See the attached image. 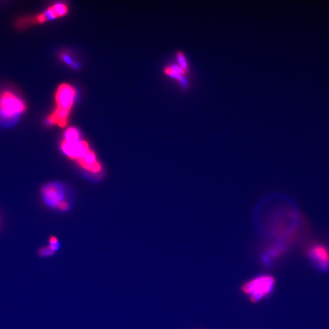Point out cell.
I'll use <instances>...</instances> for the list:
<instances>
[{"instance_id":"6da1fadb","label":"cell","mask_w":329,"mask_h":329,"mask_svg":"<svg viewBox=\"0 0 329 329\" xmlns=\"http://www.w3.org/2000/svg\"><path fill=\"white\" fill-rule=\"evenodd\" d=\"M275 280L271 275H264L249 281L243 287V291L252 301L257 302L264 298L273 290Z\"/></svg>"},{"instance_id":"7a4b0ae2","label":"cell","mask_w":329,"mask_h":329,"mask_svg":"<svg viewBox=\"0 0 329 329\" xmlns=\"http://www.w3.org/2000/svg\"><path fill=\"white\" fill-rule=\"evenodd\" d=\"M25 106L22 101L11 92H5L0 97V115L7 118H11L22 113Z\"/></svg>"},{"instance_id":"3957f363","label":"cell","mask_w":329,"mask_h":329,"mask_svg":"<svg viewBox=\"0 0 329 329\" xmlns=\"http://www.w3.org/2000/svg\"><path fill=\"white\" fill-rule=\"evenodd\" d=\"M308 256L319 267L322 269L329 268V248L322 244H315L308 249Z\"/></svg>"},{"instance_id":"277c9868","label":"cell","mask_w":329,"mask_h":329,"mask_svg":"<svg viewBox=\"0 0 329 329\" xmlns=\"http://www.w3.org/2000/svg\"><path fill=\"white\" fill-rule=\"evenodd\" d=\"M61 148L70 158L78 160L83 158L90 151L88 144L85 141L70 142L64 140L61 144Z\"/></svg>"},{"instance_id":"5b68a950","label":"cell","mask_w":329,"mask_h":329,"mask_svg":"<svg viewBox=\"0 0 329 329\" xmlns=\"http://www.w3.org/2000/svg\"><path fill=\"white\" fill-rule=\"evenodd\" d=\"M75 91L69 85L62 84L59 87L56 95L58 108L70 111L73 105Z\"/></svg>"},{"instance_id":"8992f818","label":"cell","mask_w":329,"mask_h":329,"mask_svg":"<svg viewBox=\"0 0 329 329\" xmlns=\"http://www.w3.org/2000/svg\"><path fill=\"white\" fill-rule=\"evenodd\" d=\"M44 200L50 206L57 207L64 200V193L58 185L52 183L45 186L42 190Z\"/></svg>"},{"instance_id":"52a82bcc","label":"cell","mask_w":329,"mask_h":329,"mask_svg":"<svg viewBox=\"0 0 329 329\" xmlns=\"http://www.w3.org/2000/svg\"><path fill=\"white\" fill-rule=\"evenodd\" d=\"M79 164L88 171L99 172L102 170V166L96 161V156L92 151H90L87 155L78 159Z\"/></svg>"},{"instance_id":"ba28073f","label":"cell","mask_w":329,"mask_h":329,"mask_svg":"<svg viewBox=\"0 0 329 329\" xmlns=\"http://www.w3.org/2000/svg\"><path fill=\"white\" fill-rule=\"evenodd\" d=\"M69 112L57 108L46 120L49 124H58L61 127L66 126Z\"/></svg>"},{"instance_id":"9c48e42d","label":"cell","mask_w":329,"mask_h":329,"mask_svg":"<svg viewBox=\"0 0 329 329\" xmlns=\"http://www.w3.org/2000/svg\"><path fill=\"white\" fill-rule=\"evenodd\" d=\"M56 252L53 251L49 246L41 247L37 251L38 257L41 258H49L55 256Z\"/></svg>"},{"instance_id":"30bf717a","label":"cell","mask_w":329,"mask_h":329,"mask_svg":"<svg viewBox=\"0 0 329 329\" xmlns=\"http://www.w3.org/2000/svg\"><path fill=\"white\" fill-rule=\"evenodd\" d=\"M79 132L75 128H70L67 130L65 134V140L70 142L79 141Z\"/></svg>"},{"instance_id":"8fae6325","label":"cell","mask_w":329,"mask_h":329,"mask_svg":"<svg viewBox=\"0 0 329 329\" xmlns=\"http://www.w3.org/2000/svg\"><path fill=\"white\" fill-rule=\"evenodd\" d=\"M177 60H178L179 66L181 67L185 72H189L190 70L189 65L186 60L185 56L182 52H179L177 53Z\"/></svg>"},{"instance_id":"7c38bea8","label":"cell","mask_w":329,"mask_h":329,"mask_svg":"<svg viewBox=\"0 0 329 329\" xmlns=\"http://www.w3.org/2000/svg\"><path fill=\"white\" fill-rule=\"evenodd\" d=\"M165 73L167 75L170 76L172 78H174L178 80L179 81L182 83V85L184 86L187 85V81L185 79V76L179 75L178 73H175L173 70H171L170 67H167L165 70Z\"/></svg>"},{"instance_id":"4fadbf2b","label":"cell","mask_w":329,"mask_h":329,"mask_svg":"<svg viewBox=\"0 0 329 329\" xmlns=\"http://www.w3.org/2000/svg\"><path fill=\"white\" fill-rule=\"evenodd\" d=\"M53 7L54 8V10L58 17L64 16V15L67 13V8L66 6L64 5H56L53 6Z\"/></svg>"},{"instance_id":"5bb4252c","label":"cell","mask_w":329,"mask_h":329,"mask_svg":"<svg viewBox=\"0 0 329 329\" xmlns=\"http://www.w3.org/2000/svg\"><path fill=\"white\" fill-rule=\"evenodd\" d=\"M49 247L55 252L58 251L60 248V244L57 238L55 236L50 237Z\"/></svg>"},{"instance_id":"9a60e30c","label":"cell","mask_w":329,"mask_h":329,"mask_svg":"<svg viewBox=\"0 0 329 329\" xmlns=\"http://www.w3.org/2000/svg\"><path fill=\"white\" fill-rule=\"evenodd\" d=\"M62 58H63L65 62H67V63H69L70 64H71L70 59L69 57H67V56H64L63 57H62Z\"/></svg>"}]
</instances>
